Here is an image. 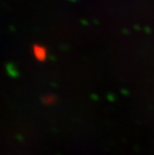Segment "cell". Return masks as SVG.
<instances>
[{"label":"cell","instance_id":"6da1fadb","mask_svg":"<svg viewBox=\"0 0 154 155\" xmlns=\"http://www.w3.org/2000/svg\"><path fill=\"white\" fill-rule=\"evenodd\" d=\"M34 56L36 57V59L39 60V61H44L46 59V56H47L46 50L43 48H42V47L34 48Z\"/></svg>","mask_w":154,"mask_h":155},{"label":"cell","instance_id":"7a4b0ae2","mask_svg":"<svg viewBox=\"0 0 154 155\" xmlns=\"http://www.w3.org/2000/svg\"><path fill=\"white\" fill-rule=\"evenodd\" d=\"M43 101L47 105H52L56 101V97L54 95H47L43 97Z\"/></svg>","mask_w":154,"mask_h":155}]
</instances>
